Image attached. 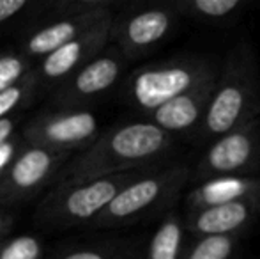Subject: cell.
Instances as JSON below:
<instances>
[{
    "label": "cell",
    "mask_w": 260,
    "mask_h": 259,
    "mask_svg": "<svg viewBox=\"0 0 260 259\" xmlns=\"http://www.w3.org/2000/svg\"><path fill=\"white\" fill-rule=\"evenodd\" d=\"M177 138L151 121L122 123L100 133L78 156L69 158L57 181L89 180L159 165L172 160Z\"/></svg>",
    "instance_id": "cell-1"
},
{
    "label": "cell",
    "mask_w": 260,
    "mask_h": 259,
    "mask_svg": "<svg viewBox=\"0 0 260 259\" xmlns=\"http://www.w3.org/2000/svg\"><path fill=\"white\" fill-rule=\"evenodd\" d=\"M255 118H260V68L251 41L241 38L221 59L207 112L189 142L206 148L216 137Z\"/></svg>",
    "instance_id": "cell-2"
},
{
    "label": "cell",
    "mask_w": 260,
    "mask_h": 259,
    "mask_svg": "<svg viewBox=\"0 0 260 259\" xmlns=\"http://www.w3.org/2000/svg\"><path fill=\"white\" fill-rule=\"evenodd\" d=\"M152 167L89 178V180L57 181L39 200L34 215L36 224L52 229L90 225V222L103 213L106 206L126 185H129Z\"/></svg>",
    "instance_id": "cell-3"
},
{
    "label": "cell",
    "mask_w": 260,
    "mask_h": 259,
    "mask_svg": "<svg viewBox=\"0 0 260 259\" xmlns=\"http://www.w3.org/2000/svg\"><path fill=\"white\" fill-rule=\"evenodd\" d=\"M221 61L206 53H181L144 64L126 78L124 101L149 116L157 107L219 73Z\"/></svg>",
    "instance_id": "cell-4"
},
{
    "label": "cell",
    "mask_w": 260,
    "mask_h": 259,
    "mask_svg": "<svg viewBox=\"0 0 260 259\" xmlns=\"http://www.w3.org/2000/svg\"><path fill=\"white\" fill-rule=\"evenodd\" d=\"M189 170L191 167L179 160L152 167L126 185L90 225L101 229L122 227L161 211H170L182 188L189 185Z\"/></svg>",
    "instance_id": "cell-5"
},
{
    "label": "cell",
    "mask_w": 260,
    "mask_h": 259,
    "mask_svg": "<svg viewBox=\"0 0 260 259\" xmlns=\"http://www.w3.org/2000/svg\"><path fill=\"white\" fill-rule=\"evenodd\" d=\"M177 11L172 0L129 6L113 16L112 43L124 59L137 61L159 48L179 27Z\"/></svg>",
    "instance_id": "cell-6"
},
{
    "label": "cell",
    "mask_w": 260,
    "mask_h": 259,
    "mask_svg": "<svg viewBox=\"0 0 260 259\" xmlns=\"http://www.w3.org/2000/svg\"><path fill=\"white\" fill-rule=\"evenodd\" d=\"M260 170V118L216 137L189 170V183L221 176H257Z\"/></svg>",
    "instance_id": "cell-7"
},
{
    "label": "cell",
    "mask_w": 260,
    "mask_h": 259,
    "mask_svg": "<svg viewBox=\"0 0 260 259\" xmlns=\"http://www.w3.org/2000/svg\"><path fill=\"white\" fill-rule=\"evenodd\" d=\"M101 133L98 118L87 108L53 107L41 110L21 128L27 144L69 153L87 149Z\"/></svg>",
    "instance_id": "cell-8"
},
{
    "label": "cell",
    "mask_w": 260,
    "mask_h": 259,
    "mask_svg": "<svg viewBox=\"0 0 260 259\" xmlns=\"http://www.w3.org/2000/svg\"><path fill=\"white\" fill-rule=\"evenodd\" d=\"M69 158V153L23 142L0 181V206H16L30 200L57 180Z\"/></svg>",
    "instance_id": "cell-9"
},
{
    "label": "cell",
    "mask_w": 260,
    "mask_h": 259,
    "mask_svg": "<svg viewBox=\"0 0 260 259\" xmlns=\"http://www.w3.org/2000/svg\"><path fill=\"white\" fill-rule=\"evenodd\" d=\"M126 64L127 61L115 46L105 48L50 93L53 107L82 108V105L98 100L117 85Z\"/></svg>",
    "instance_id": "cell-10"
},
{
    "label": "cell",
    "mask_w": 260,
    "mask_h": 259,
    "mask_svg": "<svg viewBox=\"0 0 260 259\" xmlns=\"http://www.w3.org/2000/svg\"><path fill=\"white\" fill-rule=\"evenodd\" d=\"M115 16V14H113ZM113 16H108L96 23L92 28L83 32L73 41L62 45L45 59L34 66V75L39 82V89L52 93L58 83L78 71L83 64L100 55L112 43V23Z\"/></svg>",
    "instance_id": "cell-11"
},
{
    "label": "cell",
    "mask_w": 260,
    "mask_h": 259,
    "mask_svg": "<svg viewBox=\"0 0 260 259\" xmlns=\"http://www.w3.org/2000/svg\"><path fill=\"white\" fill-rule=\"evenodd\" d=\"M182 217L189 236H243L260 218V195L189 210Z\"/></svg>",
    "instance_id": "cell-12"
},
{
    "label": "cell",
    "mask_w": 260,
    "mask_h": 259,
    "mask_svg": "<svg viewBox=\"0 0 260 259\" xmlns=\"http://www.w3.org/2000/svg\"><path fill=\"white\" fill-rule=\"evenodd\" d=\"M216 78H218V75L197 83L189 91L157 107L149 116H145V119L156 125L157 128L167 131L168 135L175 137L177 140L179 137H184L189 140L207 112L209 101H211L212 91L216 85Z\"/></svg>",
    "instance_id": "cell-13"
},
{
    "label": "cell",
    "mask_w": 260,
    "mask_h": 259,
    "mask_svg": "<svg viewBox=\"0 0 260 259\" xmlns=\"http://www.w3.org/2000/svg\"><path fill=\"white\" fill-rule=\"evenodd\" d=\"M113 14H96V16H76V18H50L38 25H32L23 38L20 39V50L30 63L41 61L50 55L62 45L73 41L89 28H92L101 20Z\"/></svg>",
    "instance_id": "cell-14"
},
{
    "label": "cell",
    "mask_w": 260,
    "mask_h": 259,
    "mask_svg": "<svg viewBox=\"0 0 260 259\" xmlns=\"http://www.w3.org/2000/svg\"><path fill=\"white\" fill-rule=\"evenodd\" d=\"M260 195V174L257 176H221L202 181L186 194V211L216 204L234 203Z\"/></svg>",
    "instance_id": "cell-15"
},
{
    "label": "cell",
    "mask_w": 260,
    "mask_h": 259,
    "mask_svg": "<svg viewBox=\"0 0 260 259\" xmlns=\"http://www.w3.org/2000/svg\"><path fill=\"white\" fill-rule=\"evenodd\" d=\"M179 18H186L204 27H232L246 13L244 0H172Z\"/></svg>",
    "instance_id": "cell-16"
},
{
    "label": "cell",
    "mask_w": 260,
    "mask_h": 259,
    "mask_svg": "<svg viewBox=\"0 0 260 259\" xmlns=\"http://www.w3.org/2000/svg\"><path fill=\"white\" fill-rule=\"evenodd\" d=\"M188 236L184 217L175 210L167 211L149 240L144 259H182Z\"/></svg>",
    "instance_id": "cell-17"
},
{
    "label": "cell",
    "mask_w": 260,
    "mask_h": 259,
    "mask_svg": "<svg viewBox=\"0 0 260 259\" xmlns=\"http://www.w3.org/2000/svg\"><path fill=\"white\" fill-rule=\"evenodd\" d=\"M243 236H191L182 259H234Z\"/></svg>",
    "instance_id": "cell-18"
},
{
    "label": "cell",
    "mask_w": 260,
    "mask_h": 259,
    "mask_svg": "<svg viewBox=\"0 0 260 259\" xmlns=\"http://www.w3.org/2000/svg\"><path fill=\"white\" fill-rule=\"evenodd\" d=\"M115 0H53L45 2L39 18H76V16H96V14H115Z\"/></svg>",
    "instance_id": "cell-19"
},
{
    "label": "cell",
    "mask_w": 260,
    "mask_h": 259,
    "mask_svg": "<svg viewBox=\"0 0 260 259\" xmlns=\"http://www.w3.org/2000/svg\"><path fill=\"white\" fill-rule=\"evenodd\" d=\"M38 93H41V89H39V82L32 69L16 85L0 93V121L13 118V116H20L21 110L32 103Z\"/></svg>",
    "instance_id": "cell-20"
},
{
    "label": "cell",
    "mask_w": 260,
    "mask_h": 259,
    "mask_svg": "<svg viewBox=\"0 0 260 259\" xmlns=\"http://www.w3.org/2000/svg\"><path fill=\"white\" fill-rule=\"evenodd\" d=\"M46 249L34 235H14L0 240V259H45Z\"/></svg>",
    "instance_id": "cell-21"
},
{
    "label": "cell",
    "mask_w": 260,
    "mask_h": 259,
    "mask_svg": "<svg viewBox=\"0 0 260 259\" xmlns=\"http://www.w3.org/2000/svg\"><path fill=\"white\" fill-rule=\"evenodd\" d=\"M53 259H144V254L127 245H96L69 249Z\"/></svg>",
    "instance_id": "cell-22"
},
{
    "label": "cell",
    "mask_w": 260,
    "mask_h": 259,
    "mask_svg": "<svg viewBox=\"0 0 260 259\" xmlns=\"http://www.w3.org/2000/svg\"><path fill=\"white\" fill-rule=\"evenodd\" d=\"M34 69V64L18 50L0 52V93L16 85Z\"/></svg>",
    "instance_id": "cell-23"
},
{
    "label": "cell",
    "mask_w": 260,
    "mask_h": 259,
    "mask_svg": "<svg viewBox=\"0 0 260 259\" xmlns=\"http://www.w3.org/2000/svg\"><path fill=\"white\" fill-rule=\"evenodd\" d=\"M45 2H28V0H0V34L16 23L18 20L36 16L43 13Z\"/></svg>",
    "instance_id": "cell-24"
},
{
    "label": "cell",
    "mask_w": 260,
    "mask_h": 259,
    "mask_svg": "<svg viewBox=\"0 0 260 259\" xmlns=\"http://www.w3.org/2000/svg\"><path fill=\"white\" fill-rule=\"evenodd\" d=\"M21 146H23V138H21L20 133L13 135L9 140H6L2 146H0V181H2L6 170L9 169L14 156H16L18 151L21 149Z\"/></svg>",
    "instance_id": "cell-25"
},
{
    "label": "cell",
    "mask_w": 260,
    "mask_h": 259,
    "mask_svg": "<svg viewBox=\"0 0 260 259\" xmlns=\"http://www.w3.org/2000/svg\"><path fill=\"white\" fill-rule=\"evenodd\" d=\"M21 121V114L20 116H13V118H7L0 121V146L6 140H9L13 135H16V130L20 126Z\"/></svg>",
    "instance_id": "cell-26"
},
{
    "label": "cell",
    "mask_w": 260,
    "mask_h": 259,
    "mask_svg": "<svg viewBox=\"0 0 260 259\" xmlns=\"http://www.w3.org/2000/svg\"><path fill=\"white\" fill-rule=\"evenodd\" d=\"M11 227H13V215L0 206V240H4L9 235Z\"/></svg>",
    "instance_id": "cell-27"
}]
</instances>
